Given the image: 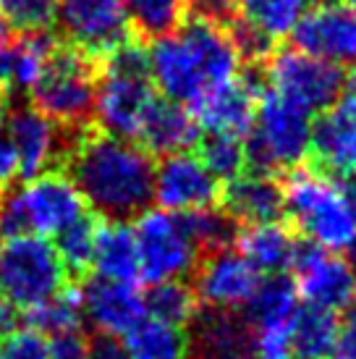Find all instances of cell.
<instances>
[{
    "label": "cell",
    "mask_w": 356,
    "mask_h": 359,
    "mask_svg": "<svg viewBox=\"0 0 356 359\" xmlns=\"http://www.w3.org/2000/svg\"><path fill=\"white\" fill-rule=\"evenodd\" d=\"M283 212L312 244L343 252L356 236V212L346 189L325 170L294 168L283 184Z\"/></svg>",
    "instance_id": "cell-5"
},
{
    "label": "cell",
    "mask_w": 356,
    "mask_h": 359,
    "mask_svg": "<svg viewBox=\"0 0 356 359\" xmlns=\"http://www.w3.org/2000/svg\"><path fill=\"white\" fill-rule=\"evenodd\" d=\"M186 359H257L254 330L238 309H212L191 318Z\"/></svg>",
    "instance_id": "cell-19"
},
{
    "label": "cell",
    "mask_w": 356,
    "mask_h": 359,
    "mask_svg": "<svg viewBox=\"0 0 356 359\" xmlns=\"http://www.w3.org/2000/svg\"><path fill=\"white\" fill-rule=\"evenodd\" d=\"M92 273L113 280H126V283L139 280L137 241H134V231L129 223H121V220H102L100 223Z\"/></svg>",
    "instance_id": "cell-26"
},
{
    "label": "cell",
    "mask_w": 356,
    "mask_h": 359,
    "mask_svg": "<svg viewBox=\"0 0 356 359\" xmlns=\"http://www.w3.org/2000/svg\"><path fill=\"white\" fill-rule=\"evenodd\" d=\"M291 37L296 50L338 69H356V11L341 0H320L309 6Z\"/></svg>",
    "instance_id": "cell-12"
},
{
    "label": "cell",
    "mask_w": 356,
    "mask_h": 359,
    "mask_svg": "<svg viewBox=\"0 0 356 359\" xmlns=\"http://www.w3.org/2000/svg\"><path fill=\"white\" fill-rule=\"evenodd\" d=\"M218 197L220 181L210 173L202 158L191 150L163 155V160L155 163L152 200L158 202L160 210L184 215L191 210L215 205Z\"/></svg>",
    "instance_id": "cell-15"
},
{
    "label": "cell",
    "mask_w": 356,
    "mask_h": 359,
    "mask_svg": "<svg viewBox=\"0 0 356 359\" xmlns=\"http://www.w3.org/2000/svg\"><path fill=\"white\" fill-rule=\"evenodd\" d=\"M8 40H11V29H8V24L3 21V16H0V48H3Z\"/></svg>",
    "instance_id": "cell-45"
},
{
    "label": "cell",
    "mask_w": 356,
    "mask_h": 359,
    "mask_svg": "<svg viewBox=\"0 0 356 359\" xmlns=\"http://www.w3.org/2000/svg\"><path fill=\"white\" fill-rule=\"evenodd\" d=\"M24 325L32 330H40L42 336H58L69 330H81L84 325V312H81L79 286H69L53 299L42 302L37 307H29L21 312Z\"/></svg>",
    "instance_id": "cell-30"
},
{
    "label": "cell",
    "mask_w": 356,
    "mask_h": 359,
    "mask_svg": "<svg viewBox=\"0 0 356 359\" xmlns=\"http://www.w3.org/2000/svg\"><path fill=\"white\" fill-rule=\"evenodd\" d=\"M244 309L254 333H291V325L301 309V299L294 280L286 276H270L262 278L257 294Z\"/></svg>",
    "instance_id": "cell-25"
},
{
    "label": "cell",
    "mask_w": 356,
    "mask_h": 359,
    "mask_svg": "<svg viewBox=\"0 0 356 359\" xmlns=\"http://www.w3.org/2000/svg\"><path fill=\"white\" fill-rule=\"evenodd\" d=\"M121 339L131 359H186L184 330L149 315H144Z\"/></svg>",
    "instance_id": "cell-28"
},
{
    "label": "cell",
    "mask_w": 356,
    "mask_h": 359,
    "mask_svg": "<svg viewBox=\"0 0 356 359\" xmlns=\"http://www.w3.org/2000/svg\"><path fill=\"white\" fill-rule=\"evenodd\" d=\"M343 3H346V6H348L351 11H356V0H343Z\"/></svg>",
    "instance_id": "cell-47"
},
{
    "label": "cell",
    "mask_w": 356,
    "mask_h": 359,
    "mask_svg": "<svg viewBox=\"0 0 356 359\" xmlns=\"http://www.w3.org/2000/svg\"><path fill=\"white\" fill-rule=\"evenodd\" d=\"M102 218L87 210L84 215L69 223L66 229L55 233V252H58L63 268L69 273L71 283L79 286L81 280L92 273V262H95V241H97V229Z\"/></svg>",
    "instance_id": "cell-27"
},
{
    "label": "cell",
    "mask_w": 356,
    "mask_h": 359,
    "mask_svg": "<svg viewBox=\"0 0 356 359\" xmlns=\"http://www.w3.org/2000/svg\"><path fill=\"white\" fill-rule=\"evenodd\" d=\"M189 0H126V16L131 32L139 37H163L186 19Z\"/></svg>",
    "instance_id": "cell-31"
},
{
    "label": "cell",
    "mask_w": 356,
    "mask_h": 359,
    "mask_svg": "<svg viewBox=\"0 0 356 359\" xmlns=\"http://www.w3.org/2000/svg\"><path fill=\"white\" fill-rule=\"evenodd\" d=\"M241 50L228 27L202 16L184 19L176 29L155 37L147 66L163 97L194 108L202 97L241 76Z\"/></svg>",
    "instance_id": "cell-2"
},
{
    "label": "cell",
    "mask_w": 356,
    "mask_h": 359,
    "mask_svg": "<svg viewBox=\"0 0 356 359\" xmlns=\"http://www.w3.org/2000/svg\"><path fill=\"white\" fill-rule=\"evenodd\" d=\"M58 170L102 220L129 223L152 202L155 158L139 142L113 137L97 123L79 131Z\"/></svg>",
    "instance_id": "cell-1"
},
{
    "label": "cell",
    "mask_w": 356,
    "mask_h": 359,
    "mask_svg": "<svg viewBox=\"0 0 356 359\" xmlns=\"http://www.w3.org/2000/svg\"><path fill=\"white\" fill-rule=\"evenodd\" d=\"M312 152L338 176H356V71L315 126Z\"/></svg>",
    "instance_id": "cell-20"
},
{
    "label": "cell",
    "mask_w": 356,
    "mask_h": 359,
    "mask_svg": "<svg viewBox=\"0 0 356 359\" xmlns=\"http://www.w3.org/2000/svg\"><path fill=\"white\" fill-rule=\"evenodd\" d=\"M181 218H184V226H186L189 236L194 239V244L199 247V252L223 250L233 239V218L223 210H218L215 205L184 212Z\"/></svg>",
    "instance_id": "cell-35"
},
{
    "label": "cell",
    "mask_w": 356,
    "mask_h": 359,
    "mask_svg": "<svg viewBox=\"0 0 356 359\" xmlns=\"http://www.w3.org/2000/svg\"><path fill=\"white\" fill-rule=\"evenodd\" d=\"M19 205L29 233L55 236L60 229L87 212V202L63 170H42L40 176L16 184Z\"/></svg>",
    "instance_id": "cell-14"
},
{
    "label": "cell",
    "mask_w": 356,
    "mask_h": 359,
    "mask_svg": "<svg viewBox=\"0 0 356 359\" xmlns=\"http://www.w3.org/2000/svg\"><path fill=\"white\" fill-rule=\"evenodd\" d=\"M0 359H50L48 336L32 328L13 330L0 339Z\"/></svg>",
    "instance_id": "cell-36"
},
{
    "label": "cell",
    "mask_w": 356,
    "mask_h": 359,
    "mask_svg": "<svg viewBox=\"0 0 356 359\" xmlns=\"http://www.w3.org/2000/svg\"><path fill=\"white\" fill-rule=\"evenodd\" d=\"M71 283L55 247L45 236H16L0 241V297L24 312L53 299Z\"/></svg>",
    "instance_id": "cell-7"
},
{
    "label": "cell",
    "mask_w": 356,
    "mask_h": 359,
    "mask_svg": "<svg viewBox=\"0 0 356 359\" xmlns=\"http://www.w3.org/2000/svg\"><path fill=\"white\" fill-rule=\"evenodd\" d=\"M21 323H24L21 320V309L16 304H11L6 297H0V339L13 333V330H19Z\"/></svg>",
    "instance_id": "cell-42"
},
{
    "label": "cell",
    "mask_w": 356,
    "mask_h": 359,
    "mask_svg": "<svg viewBox=\"0 0 356 359\" xmlns=\"http://www.w3.org/2000/svg\"><path fill=\"white\" fill-rule=\"evenodd\" d=\"M194 8H197V16L223 27L236 19V0H194Z\"/></svg>",
    "instance_id": "cell-41"
},
{
    "label": "cell",
    "mask_w": 356,
    "mask_h": 359,
    "mask_svg": "<svg viewBox=\"0 0 356 359\" xmlns=\"http://www.w3.org/2000/svg\"><path fill=\"white\" fill-rule=\"evenodd\" d=\"M199 158L202 163L210 168V173L215 179H236L244 173L247 168V144L241 137H233V134H210L207 140H202V147H199Z\"/></svg>",
    "instance_id": "cell-33"
},
{
    "label": "cell",
    "mask_w": 356,
    "mask_h": 359,
    "mask_svg": "<svg viewBox=\"0 0 356 359\" xmlns=\"http://www.w3.org/2000/svg\"><path fill=\"white\" fill-rule=\"evenodd\" d=\"M257 102L259 87L254 84V79L241 74L236 81L202 97L189 110L197 118L199 129H207L210 134H233V137L244 140L254 123Z\"/></svg>",
    "instance_id": "cell-21"
},
{
    "label": "cell",
    "mask_w": 356,
    "mask_h": 359,
    "mask_svg": "<svg viewBox=\"0 0 356 359\" xmlns=\"http://www.w3.org/2000/svg\"><path fill=\"white\" fill-rule=\"evenodd\" d=\"M343 252H346V265L351 268V273H354V278H356V236L348 241V247Z\"/></svg>",
    "instance_id": "cell-43"
},
{
    "label": "cell",
    "mask_w": 356,
    "mask_h": 359,
    "mask_svg": "<svg viewBox=\"0 0 356 359\" xmlns=\"http://www.w3.org/2000/svg\"><path fill=\"white\" fill-rule=\"evenodd\" d=\"M330 359H356V302L338 320V336Z\"/></svg>",
    "instance_id": "cell-38"
},
{
    "label": "cell",
    "mask_w": 356,
    "mask_h": 359,
    "mask_svg": "<svg viewBox=\"0 0 356 359\" xmlns=\"http://www.w3.org/2000/svg\"><path fill=\"white\" fill-rule=\"evenodd\" d=\"M158 97L147 66V50L134 37L102 58L95 100V123L113 137L137 142L147 110Z\"/></svg>",
    "instance_id": "cell-4"
},
{
    "label": "cell",
    "mask_w": 356,
    "mask_h": 359,
    "mask_svg": "<svg viewBox=\"0 0 356 359\" xmlns=\"http://www.w3.org/2000/svg\"><path fill=\"white\" fill-rule=\"evenodd\" d=\"M131 226L139 255V280H184L199 265V247L189 236L184 218L168 210H144Z\"/></svg>",
    "instance_id": "cell-8"
},
{
    "label": "cell",
    "mask_w": 356,
    "mask_h": 359,
    "mask_svg": "<svg viewBox=\"0 0 356 359\" xmlns=\"http://www.w3.org/2000/svg\"><path fill=\"white\" fill-rule=\"evenodd\" d=\"M288 270H294L299 299L309 307L338 315L356 302V278L338 252L322 250L317 244L299 247Z\"/></svg>",
    "instance_id": "cell-11"
},
{
    "label": "cell",
    "mask_w": 356,
    "mask_h": 359,
    "mask_svg": "<svg viewBox=\"0 0 356 359\" xmlns=\"http://www.w3.org/2000/svg\"><path fill=\"white\" fill-rule=\"evenodd\" d=\"M3 126L8 131L19 158V181H29L42 170H53L58 163L60 131L55 121L34 110L21 92H8L3 105Z\"/></svg>",
    "instance_id": "cell-13"
},
{
    "label": "cell",
    "mask_w": 356,
    "mask_h": 359,
    "mask_svg": "<svg viewBox=\"0 0 356 359\" xmlns=\"http://www.w3.org/2000/svg\"><path fill=\"white\" fill-rule=\"evenodd\" d=\"M312 0H236L233 40L244 58H267L275 42L291 37Z\"/></svg>",
    "instance_id": "cell-16"
},
{
    "label": "cell",
    "mask_w": 356,
    "mask_h": 359,
    "mask_svg": "<svg viewBox=\"0 0 356 359\" xmlns=\"http://www.w3.org/2000/svg\"><path fill=\"white\" fill-rule=\"evenodd\" d=\"M16 181H19V158H16L8 131L0 121V194L8 187H13Z\"/></svg>",
    "instance_id": "cell-39"
},
{
    "label": "cell",
    "mask_w": 356,
    "mask_h": 359,
    "mask_svg": "<svg viewBox=\"0 0 356 359\" xmlns=\"http://www.w3.org/2000/svg\"><path fill=\"white\" fill-rule=\"evenodd\" d=\"M100 66V58L55 34L37 79L27 90V100L55 123L89 126L95 123Z\"/></svg>",
    "instance_id": "cell-3"
},
{
    "label": "cell",
    "mask_w": 356,
    "mask_h": 359,
    "mask_svg": "<svg viewBox=\"0 0 356 359\" xmlns=\"http://www.w3.org/2000/svg\"><path fill=\"white\" fill-rule=\"evenodd\" d=\"M6 95H8V92H6V90H0V116H3V105H6Z\"/></svg>",
    "instance_id": "cell-46"
},
{
    "label": "cell",
    "mask_w": 356,
    "mask_h": 359,
    "mask_svg": "<svg viewBox=\"0 0 356 359\" xmlns=\"http://www.w3.org/2000/svg\"><path fill=\"white\" fill-rule=\"evenodd\" d=\"M270 90L312 116L325 113L343 92V69L296 50H278L267 55L265 69Z\"/></svg>",
    "instance_id": "cell-9"
},
{
    "label": "cell",
    "mask_w": 356,
    "mask_h": 359,
    "mask_svg": "<svg viewBox=\"0 0 356 359\" xmlns=\"http://www.w3.org/2000/svg\"><path fill=\"white\" fill-rule=\"evenodd\" d=\"M346 189V197H348V202H351V208H354V212H356V176H348V184L343 187Z\"/></svg>",
    "instance_id": "cell-44"
},
{
    "label": "cell",
    "mask_w": 356,
    "mask_h": 359,
    "mask_svg": "<svg viewBox=\"0 0 356 359\" xmlns=\"http://www.w3.org/2000/svg\"><path fill=\"white\" fill-rule=\"evenodd\" d=\"M87 341H89V359H131L121 336H110V333L95 330L92 336H87Z\"/></svg>",
    "instance_id": "cell-40"
},
{
    "label": "cell",
    "mask_w": 356,
    "mask_h": 359,
    "mask_svg": "<svg viewBox=\"0 0 356 359\" xmlns=\"http://www.w3.org/2000/svg\"><path fill=\"white\" fill-rule=\"evenodd\" d=\"M79 297L84 320H89L92 328L100 333L123 336L147 315L144 294L137 289V283L89 273L79 283Z\"/></svg>",
    "instance_id": "cell-18"
},
{
    "label": "cell",
    "mask_w": 356,
    "mask_h": 359,
    "mask_svg": "<svg viewBox=\"0 0 356 359\" xmlns=\"http://www.w3.org/2000/svg\"><path fill=\"white\" fill-rule=\"evenodd\" d=\"M55 34L102 60L134 34L126 0H60Z\"/></svg>",
    "instance_id": "cell-10"
},
{
    "label": "cell",
    "mask_w": 356,
    "mask_h": 359,
    "mask_svg": "<svg viewBox=\"0 0 356 359\" xmlns=\"http://www.w3.org/2000/svg\"><path fill=\"white\" fill-rule=\"evenodd\" d=\"M0 16L16 34L53 32L58 19V0H0Z\"/></svg>",
    "instance_id": "cell-34"
},
{
    "label": "cell",
    "mask_w": 356,
    "mask_h": 359,
    "mask_svg": "<svg viewBox=\"0 0 356 359\" xmlns=\"http://www.w3.org/2000/svg\"><path fill=\"white\" fill-rule=\"evenodd\" d=\"M137 142L149 155H173L191 150L199 142V123L186 105L168 97H155L139 129Z\"/></svg>",
    "instance_id": "cell-22"
},
{
    "label": "cell",
    "mask_w": 356,
    "mask_h": 359,
    "mask_svg": "<svg viewBox=\"0 0 356 359\" xmlns=\"http://www.w3.org/2000/svg\"><path fill=\"white\" fill-rule=\"evenodd\" d=\"M144 309L149 318L184 328L197 315V294L184 280L152 283V289L144 294Z\"/></svg>",
    "instance_id": "cell-32"
},
{
    "label": "cell",
    "mask_w": 356,
    "mask_h": 359,
    "mask_svg": "<svg viewBox=\"0 0 356 359\" xmlns=\"http://www.w3.org/2000/svg\"><path fill=\"white\" fill-rule=\"evenodd\" d=\"M299 241L280 220L267 223H249L238 233V252L262 273V276H280L291 268Z\"/></svg>",
    "instance_id": "cell-24"
},
{
    "label": "cell",
    "mask_w": 356,
    "mask_h": 359,
    "mask_svg": "<svg viewBox=\"0 0 356 359\" xmlns=\"http://www.w3.org/2000/svg\"><path fill=\"white\" fill-rule=\"evenodd\" d=\"M315 116L288 102L278 92H259L254 123L249 131L247 158L262 173L299 168L312 152Z\"/></svg>",
    "instance_id": "cell-6"
},
{
    "label": "cell",
    "mask_w": 356,
    "mask_h": 359,
    "mask_svg": "<svg viewBox=\"0 0 356 359\" xmlns=\"http://www.w3.org/2000/svg\"><path fill=\"white\" fill-rule=\"evenodd\" d=\"M50 359H89V341L81 330L50 336Z\"/></svg>",
    "instance_id": "cell-37"
},
{
    "label": "cell",
    "mask_w": 356,
    "mask_h": 359,
    "mask_svg": "<svg viewBox=\"0 0 356 359\" xmlns=\"http://www.w3.org/2000/svg\"><path fill=\"white\" fill-rule=\"evenodd\" d=\"M223 200L228 215L233 220H244L247 226L278 220L283 215V187L262 170L231 179Z\"/></svg>",
    "instance_id": "cell-23"
},
{
    "label": "cell",
    "mask_w": 356,
    "mask_h": 359,
    "mask_svg": "<svg viewBox=\"0 0 356 359\" xmlns=\"http://www.w3.org/2000/svg\"><path fill=\"white\" fill-rule=\"evenodd\" d=\"M338 336L336 312L317 307L299 309L296 320L291 325V351L294 359H330Z\"/></svg>",
    "instance_id": "cell-29"
},
{
    "label": "cell",
    "mask_w": 356,
    "mask_h": 359,
    "mask_svg": "<svg viewBox=\"0 0 356 359\" xmlns=\"http://www.w3.org/2000/svg\"><path fill=\"white\" fill-rule=\"evenodd\" d=\"M259 273L238 250L210 252L194 268V294L212 309H244L262 283Z\"/></svg>",
    "instance_id": "cell-17"
}]
</instances>
